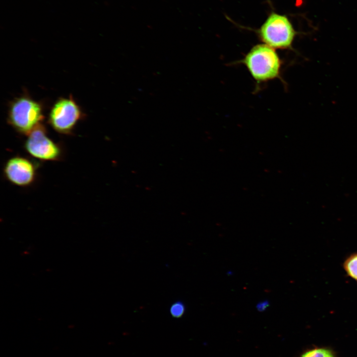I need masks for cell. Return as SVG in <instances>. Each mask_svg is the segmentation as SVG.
<instances>
[{
  "label": "cell",
  "mask_w": 357,
  "mask_h": 357,
  "mask_svg": "<svg viewBox=\"0 0 357 357\" xmlns=\"http://www.w3.org/2000/svg\"><path fill=\"white\" fill-rule=\"evenodd\" d=\"M268 306V302L264 301L258 303V304L257 305V307L258 310L262 311L265 309Z\"/></svg>",
  "instance_id": "cell-10"
},
{
  "label": "cell",
  "mask_w": 357,
  "mask_h": 357,
  "mask_svg": "<svg viewBox=\"0 0 357 357\" xmlns=\"http://www.w3.org/2000/svg\"><path fill=\"white\" fill-rule=\"evenodd\" d=\"M85 115L71 95L60 98L54 103L48 116V123L57 132L70 135Z\"/></svg>",
  "instance_id": "cell-5"
},
{
  "label": "cell",
  "mask_w": 357,
  "mask_h": 357,
  "mask_svg": "<svg viewBox=\"0 0 357 357\" xmlns=\"http://www.w3.org/2000/svg\"><path fill=\"white\" fill-rule=\"evenodd\" d=\"M297 33L285 15L272 12L258 31L265 44L275 49L291 50Z\"/></svg>",
  "instance_id": "cell-3"
},
{
  "label": "cell",
  "mask_w": 357,
  "mask_h": 357,
  "mask_svg": "<svg viewBox=\"0 0 357 357\" xmlns=\"http://www.w3.org/2000/svg\"><path fill=\"white\" fill-rule=\"evenodd\" d=\"M301 357H335L333 352L329 349L316 348L304 353Z\"/></svg>",
  "instance_id": "cell-8"
},
{
  "label": "cell",
  "mask_w": 357,
  "mask_h": 357,
  "mask_svg": "<svg viewBox=\"0 0 357 357\" xmlns=\"http://www.w3.org/2000/svg\"><path fill=\"white\" fill-rule=\"evenodd\" d=\"M236 63L244 65L257 85L282 78L280 56L276 49L264 43L254 46Z\"/></svg>",
  "instance_id": "cell-1"
},
{
  "label": "cell",
  "mask_w": 357,
  "mask_h": 357,
  "mask_svg": "<svg viewBox=\"0 0 357 357\" xmlns=\"http://www.w3.org/2000/svg\"><path fill=\"white\" fill-rule=\"evenodd\" d=\"M343 268L350 278L357 281V252L347 257L343 263Z\"/></svg>",
  "instance_id": "cell-7"
},
{
  "label": "cell",
  "mask_w": 357,
  "mask_h": 357,
  "mask_svg": "<svg viewBox=\"0 0 357 357\" xmlns=\"http://www.w3.org/2000/svg\"><path fill=\"white\" fill-rule=\"evenodd\" d=\"M185 307L181 301H176L174 302L170 307V313L172 316L175 318H179L184 314Z\"/></svg>",
  "instance_id": "cell-9"
},
{
  "label": "cell",
  "mask_w": 357,
  "mask_h": 357,
  "mask_svg": "<svg viewBox=\"0 0 357 357\" xmlns=\"http://www.w3.org/2000/svg\"><path fill=\"white\" fill-rule=\"evenodd\" d=\"M43 119V105L27 94L15 98L9 105L7 122L21 135L28 136Z\"/></svg>",
  "instance_id": "cell-2"
},
{
  "label": "cell",
  "mask_w": 357,
  "mask_h": 357,
  "mask_svg": "<svg viewBox=\"0 0 357 357\" xmlns=\"http://www.w3.org/2000/svg\"><path fill=\"white\" fill-rule=\"evenodd\" d=\"M39 167V164L31 158L15 155L5 162L2 174L4 178L12 185L28 187L36 182Z\"/></svg>",
  "instance_id": "cell-6"
},
{
  "label": "cell",
  "mask_w": 357,
  "mask_h": 357,
  "mask_svg": "<svg viewBox=\"0 0 357 357\" xmlns=\"http://www.w3.org/2000/svg\"><path fill=\"white\" fill-rule=\"evenodd\" d=\"M27 136L24 149L33 158L51 162L60 161L63 159L65 154L63 147L49 136L42 123Z\"/></svg>",
  "instance_id": "cell-4"
}]
</instances>
